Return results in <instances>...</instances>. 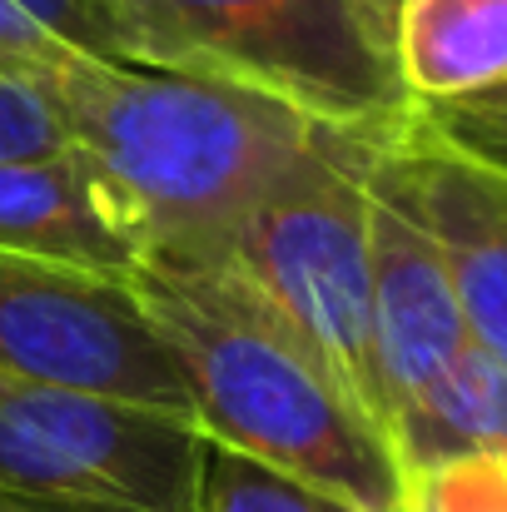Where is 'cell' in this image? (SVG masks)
Segmentation results:
<instances>
[{"instance_id": "cell-1", "label": "cell", "mask_w": 507, "mask_h": 512, "mask_svg": "<svg viewBox=\"0 0 507 512\" xmlns=\"http://www.w3.org/2000/svg\"><path fill=\"white\" fill-rule=\"evenodd\" d=\"M40 80L70 145L130 199L145 264L229 269L254 204L319 135L279 100L155 65L65 55Z\"/></svg>"}, {"instance_id": "cell-2", "label": "cell", "mask_w": 507, "mask_h": 512, "mask_svg": "<svg viewBox=\"0 0 507 512\" xmlns=\"http://www.w3.org/2000/svg\"><path fill=\"white\" fill-rule=\"evenodd\" d=\"M130 284L209 443L353 512H398L403 473L383 428L244 274L140 264Z\"/></svg>"}, {"instance_id": "cell-3", "label": "cell", "mask_w": 507, "mask_h": 512, "mask_svg": "<svg viewBox=\"0 0 507 512\" xmlns=\"http://www.w3.org/2000/svg\"><path fill=\"white\" fill-rule=\"evenodd\" d=\"M135 60L289 105L319 130L383 140L418 115L393 25L363 0H115Z\"/></svg>"}, {"instance_id": "cell-4", "label": "cell", "mask_w": 507, "mask_h": 512, "mask_svg": "<svg viewBox=\"0 0 507 512\" xmlns=\"http://www.w3.org/2000/svg\"><path fill=\"white\" fill-rule=\"evenodd\" d=\"M363 135L319 130L314 145L244 219L229 269L309 343L353 403L383 428V383L373 353V194Z\"/></svg>"}, {"instance_id": "cell-5", "label": "cell", "mask_w": 507, "mask_h": 512, "mask_svg": "<svg viewBox=\"0 0 507 512\" xmlns=\"http://www.w3.org/2000/svg\"><path fill=\"white\" fill-rule=\"evenodd\" d=\"M194 418L0 373V493L40 512H199Z\"/></svg>"}, {"instance_id": "cell-6", "label": "cell", "mask_w": 507, "mask_h": 512, "mask_svg": "<svg viewBox=\"0 0 507 512\" xmlns=\"http://www.w3.org/2000/svg\"><path fill=\"white\" fill-rule=\"evenodd\" d=\"M0 373L194 418L184 373L130 279L0 249Z\"/></svg>"}, {"instance_id": "cell-7", "label": "cell", "mask_w": 507, "mask_h": 512, "mask_svg": "<svg viewBox=\"0 0 507 512\" xmlns=\"http://www.w3.org/2000/svg\"><path fill=\"white\" fill-rule=\"evenodd\" d=\"M368 174L428 229L473 343L507 363V174L443 140L423 115L373 140Z\"/></svg>"}, {"instance_id": "cell-8", "label": "cell", "mask_w": 507, "mask_h": 512, "mask_svg": "<svg viewBox=\"0 0 507 512\" xmlns=\"http://www.w3.org/2000/svg\"><path fill=\"white\" fill-rule=\"evenodd\" d=\"M373 194V353L383 383V413L418 403L468 348V319L453 294L448 264L413 209L368 174Z\"/></svg>"}, {"instance_id": "cell-9", "label": "cell", "mask_w": 507, "mask_h": 512, "mask_svg": "<svg viewBox=\"0 0 507 512\" xmlns=\"http://www.w3.org/2000/svg\"><path fill=\"white\" fill-rule=\"evenodd\" d=\"M0 249L135 279L145 229L120 184L70 145L40 160H0Z\"/></svg>"}, {"instance_id": "cell-10", "label": "cell", "mask_w": 507, "mask_h": 512, "mask_svg": "<svg viewBox=\"0 0 507 512\" xmlns=\"http://www.w3.org/2000/svg\"><path fill=\"white\" fill-rule=\"evenodd\" d=\"M393 60L418 105H468L507 85V0H398Z\"/></svg>"}, {"instance_id": "cell-11", "label": "cell", "mask_w": 507, "mask_h": 512, "mask_svg": "<svg viewBox=\"0 0 507 512\" xmlns=\"http://www.w3.org/2000/svg\"><path fill=\"white\" fill-rule=\"evenodd\" d=\"M388 448L398 473L453 453H507V363L473 343L418 403L393 418Z\"/></svg>"}, {"instance_id": "cell-12", "label": "cell", "mask_w": 507, "mask_h": 512, "mask_svg": "<svg viewBox=\"0 0 507 512\" xmlns=\"http://www.w3.org/2000/svg\"><path fill=\"white\" fill-rule=\"evenodd\" d=\"M199 512H353L274 473V468H259L219 443H209V458H204V488H199Z\"/></svg>"}, {"instance_id": "cell-13", "label": "cell", "mask_w": 507, "mask_h": 512, "mask_svg": "<svg viewBox=\"0 0 507 512\" xmlns=\"http://www.w3.org/2000/svg\"><path fill=\"white\" fill-rule=\"evenodd\" d=\"M398 512H507V453H453L408 468Z\"/></svg>"}, {"instance_id": "cell-14", "label": "cell", "mask_w": 507, "mask_h": 512, "mask_svg": "<svg viewBox=\"0 0 507 512\" xmlns=\"http://www.w3.org/2000/svg\"><path fill=\"white\" fill-rule=\"evenodd\" d=\"M70 150L65 120L40 75L0 80V160H40Z\"/></svg>"}, {"instance_id": "cell-15", "label": "cell", "mask_w": 507, "mask_h": 512, "mask_svg": "<svg viewBox=\"0 0 507 512\" xmlns=\"http://www.w3.org/2000/svg\"><path fill=\"white\" fill-rule=\"evenodd\" d=\"M418 115L443 140H453L458 150H468V155H478L493 170L507 174V115H498V110H473V105H418Z\"/></svg>"}, {"instance_id": "cell-16", "label": "cell", "mask_w": 507, "mask_h": 512, "mask_svg": "<svg viewBox=\"0 0 507 512\" xmlns=\"http://www.w3.org/2000/svg\"><path fill=\"white\" fill-rule=\"evenodd\" d=\"M473 110H498V115H507V85L503 90H493V95H483V100H468Z\"/></svg>"}, {"instance_id": "cell-17", "label": "cell", "mask_w": 507, "mask_h": 512, "mask_svg": "<svg viewBox=\"0 0 507 512\" xmlns=\"http://www.w3.org/2000/svg\"><path fill=\"white\" fill-rule=\"evenodd\" d=\"M5 75H40V70H30V65H20V60H10L5 50H0V80Z\"/></svg>"}, {"instance_id": "cell-18", "label": "cell", "mask_w": 507, "mask_h": 512, "mask_svg": "<svg viewBox=\"0 0 507 512\" xmlns=\"http://www.w3.org/2000/svg\"><path fill=\"white\" fill-rule=\"evenodd\" d=\"M363 5H368V10H378V15L393 25V10H398V0H363Z\"/></svg>"}, {"instance_id": "cell-19", "label": "cell", "mask_w": 507, "mask_h": 512, "mask_svg": "<svg viewBox=\"0 0 507 512\" xmlns=\"http://www.w3.org/2000/svg\"><path fill=\"white\" fill-rule=\"evenodd\" d=\"M0 512H40V508H30V503H20V498H5V493H0Z\"/></svg>"}]
</instances>
